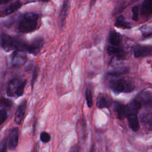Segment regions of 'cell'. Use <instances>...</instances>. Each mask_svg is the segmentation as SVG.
<instances>
[{"label": "cell", "instance_id": "obj_23", "mask_svg": "<svg viewBox=\"0 0 152 152\" xmlns=\"http://www.w3.org/2000/svg\"><path fill=\"white\" fill-rule=\"evenodd\" d=\"M26 83H27L26 80H24V81H22L20 83V84L19 85V86H18V87L17 90L15 95H17V96H21L23 95L24 90V88H25L26 85Z\"/></svg>", "mask_w": 152, "mask_h": 152}, {"label": "cell", "instance_id": "obj_26", "mask_svg": "<svg viewBox=\"0 0 152 152\" xmlns=\"http://www.w3.org/2000/svg\"><path fill=\"white\" fill-rule=\"evenodd\" d=\"M12 105V102L5 98H1L0 99V106H2L4 107H11Z\"/></svg>", "mask_w": 152, "mask_h": 152}, {"label": "cell", "instance_id": "obj_3", "mask_svg": "<svg viewBox=\"0 0 152 152\" xmlns=\"http://www.w3.org/2000/svg\"><path fill=\"white\" fill-rule=\"evenodd\" d=\"M44 45V39L43 37H37L34 38L31 42L27 45L26 50L30 54L37 55Z\"/></svg>", "mask_w": 152, "mask_h": 152}, {"label": "cell", "instance_id": "obj_31", "mask_svg": "<svg viewBox=\"0 0 152 152\" xmlns=\"http://www.w3.org/2000/svg\"><path fill=\"white\" fill-rule=\"evenodd\" d=\"M10 1L11 0H0V4H6V3Z\"/></svg>", "mask_w": 152, "mask_h": 152}, {"label": "cell", "instance_id": "obj_33", "mask_svg": "<svg viewBox=\"0 0 152 152\" xmlns=\"http://www.w3.org/2000/svg\"><path fill=\"white\" fill-rule=\"evenodd\" d=\"M40 1L42 2H48L50 1V0H40Z\"/></svg>", "mask_w": 152, "mask_h": 152}, {"label": "cell", "instance_id": "obj_1", "mask_svg": "<svg viewBox=\"0 0 152 152\" xmlns=\"http://www.w3.org/2000/svg\"><path fill=\"white\" fill-rule=\"evenodd\" d=\"M39 15L34 12L26 13L19 23L18 29L21 33H28L34 31L37 27Z\"/></svg>", "mask_w": 152, "mask_h": 152}, {"label": "cell", "instance_id": "obj_24", "mask_svg": "<svg viewBox=\"0 0 152 152\" xmlns=\"http://www.w3.org/2000/svg\"><path fill=\"white\" fill-rule=\"evenodd\" d=\"M40 141L44 143H47L50 140V135L45 131L42 132L40 135Z\"/></svg>", "mask_w": 152, "mask_h": 152}, {"label": "cell", "instance_id": "obj_8", "mask_svg": "<svg viewBox=\"0 0 152 152\" xmlns=\"http://www.w3.org/2000/svg\"><path fill=\"white\" fill-rule=\"evenodd\" d=\"M107 52L110 56L116 58L118 59H123L125 58V52L119 46H113L109 45L107 48Z\"/></svg>", "mask_w": 152, "mask_h": 152}, {"label": "cell", "instance_id": "obj_10", "mask_svg": "<svg viewBox=\"0 0 152 152\" xmlns=\"http://www.w3.org/2000/svg\"><path fill=\"white\" fill-rule=\"evenodd\" d=\"M96 104L100 109L109 108L112 105V101L107 94L100 93L97 98Z\"/></svg>", "mask_w": 152, "mask_h": 152}, {"label": "cell", "instance_id": "obj_19", "mask_svg": "<svg viewBox=\"0 0 152 152\" xmlns=\"http://www.w3.org/2000/svg\"><path fill=\"white\" fill-rule=\"evenodd\" d=\"M21 6V4L20 3V2L19 1H15V2H13L12 4H11L8 7V8L5 11V13L7 15L13 13L15 11H16L17 10H18L20 8Z\"/></svg>", "mask_w": 152, "mask_h": 152}, {"label": "cell", "instance_id": "obj_25", "mask_svg": "<svg viewBox=\"0 0 152 152\" xmlns=\"http://www.w3.org/2000/svg\"><path fill=\"white\" fill-rule=\"evenodd\" d=\"M139 7L135 5L132 8V18L134 21H138L139 18Z\"/></svg>", "mask_w": 152, "mask_h": 152}, {"label": "cell", "instance_id": "obj_28", "mask_svg": "<svg viewBox=\"0 0 152 152\" xmlns=\"http://www.w3.org/2000/svg\"><path fill=\"white\" fill-rule=\"evenodd\" d=\"M37 77V68H35L34 71V72H33V77H32V80H31V87H32V88L33 87V86H34L35 81L36 80Z\"/></svg>", "mask_w": 152, "mask_h": 152}, {"label": "cell", "instance_id": "obj_16", "mask_svg": "<svg viewBox=\"0 0 152 152\" xmlns=\"http://www.w3.org/2000/svg\"><path fill=\"white\" fill-rule=\"evenodd\" d=\"M126 118H127L128 125L130 128L135 132L138 131L140 128V124H139V121H138V118L137 115H130L127 116Z\"/></svg>", "mask_w": 152, "mask_h": 152}, {"label": "cell", "instance_id": "obj_22", "mask_svg": "<svg viewBox=\"0 0 152 152\" xmlns=\"http://www.w3.org/2000/svg\"><path fill=\"white\" fill-rule=\"evenodd\" d=\"M85 96H86V100L87 102V104L88 107H91L93 104V96L91 91L90 89H86L85 92Z\"/></svg>", "mask_w": 152, "mask_h": 152}, {"label": "cell", "instance_id": "obj_4", "mask_svg": "<svg viewBox=\"0 0 152 152\" xmlns=\"http://www.w3.org/2000/svg\"><path fill=\"white\" fill-rule=\"evenodd\" d=\"M27 61V55L24 50H16L12 55V64L14 66H23Z\"/></svg>", "mask_w": 152, "mask_h": 152}, {"label": "cell", "instance_id": "obj_11", "mask_svg": "<svg viewBox=\"0 0 152 152\" xmlns=\"http://www.w3.org/2000/svg\"><path fill=\"white\" fill-rule=\"evenodd\" d=\"M21 83L20 79L18 78H14L10 81L7 89V93L8 96L12 97L15 95L17 90Z\"/></svg>", "mask_w": 152, "mask_h": 152}, {"label": "cell", "instance_id": "obj_2", "mask_svg": "<svg viewBox=\"0 0 152 152\" xmlns=\"http://www.w3.org/2000/svg\"><path fill=\"white\" fill-rule=\"evenodd\" d=\"M110 88L115 93H128L135 90V84L134 82L128 78H119L111 80L109 82Z\"/></svg>", "mask_w": 152, "mask_h": 152}, {"label": "cell", "instance_id": "obj_29", "mask_svg": "<svg viewBox=\"0 0 152 152\" xmlns=\"http://www.w3.org/2000/svg\"><path fill=\"white\" fill-rule=\"evenodd\" d=\"M80 147L78 145L75 144L70 148L69 152H80Z\"/></svg>", "mask_w": 152, "mask_h": 152}, {"label": "cell", "instance_id": "obj_18", "mask_svg": "<svg viewBox=\"0 0 152 152\" xmlns=\"http://www.w3.org/2000/svg\"><path fill=\"white\" fill-rule=\"evenodd\" d=\"M115 26L118 28H121L124 29H128L131 28L130 23L126 21L125 18L122 15L117 17L115 22Z\"/></svg>", "mask_w": 152, "mask_h": 152}, {"label": "cell", "instance_id": "obj_9", "mask_svg": "<svg viewBox=\"0 0 152 152\" xmlns=\"http://www.w3.org/2000/svg\"><path fill=\"white\" fill-rule=\"evenodd\" d=\"M152 52V48L151 46H141L137 47L134 52V56L136 58H144L151 56Z\"/></svg>", "mask_w": 152, "mask_h": 152}, {"label": "cell", "instance_id": "obj_6", "mask_svg": "<svg viewBox=\"0 0 152 152\" xmlns=\"http://www.w3.org/2000/svg\"><path fill=\"white\" fill-rule=\"evenodd\" d=\"M19 138V130L17 127H14L12 128L9 133L8 140H7V145L10 150H14L18 142Z\"/></svg>", "mask_w": 152, "mask_h": 152}, {"label": "cell", "instance_id": "obj_17", "mask_svg": "<svg viewBox=\"0 0 152 152\" xmlns=\"http://www.w3.org/2000/svg\"><path fill=\"white\" fill-rule=\"evenodd\" d=\"M125 105L118 102L115 103L114 106V110L115 112L119 119H122L125 118Z\"/></svg>", "mask_w": 152, "mask_h": 152}, {"label": "cell", "instance_id": "obj_13", "mask_svg": "<svg viewBox=\"0 0 152 152\" xmlns=\"http://www.w3.org/2000/svg\"><path fill=\"white\" fill-rule=\"evenodd\" d=\"M122 40V35L113 30L112 31L109 36V42L110 46H119Z\"/></svg>", "mask_w": 152, "mask_h": 152}, {"label": "cell", "instance_id": "obj_5", "mask_svg": "<svg viewBox=\"0 0 152 152\" xmlns=\"http://www.w3.org/2000/svg\"><path fill=\"white\" fill-rule=\"evenodd\" d=\"M17 39L11 37L7 34H0V45L1 46L6 50H11L16 48Z\"/></svg>", "mask_w": 152, "mask_h": 152}, {"label": "cell", "instance_id": "obj_7", "mask_svg": "<svg viewBox=\"0 0 152 152\" xmlns=\"http://www.w3.org/2000/svg\"><path fill=\"white\" fill-rule=\"evenodd\" d=\"M26 108H27V100L26 99H24L18 106L15 114L14 121L16 124L19 125L23 121L25 113H26Z\"/></svg>", "mask_w": 152, "mask_h": 152}, {"label": "cell", "instance_id": "obj_20", "mask_svg": "<svg viewBox=\"0 0 152 152\" xmlns=\"http://www.w3.org/2000/svg\"><path fill=\"white\" fill-rule=\"evenodd\" d=\"M128 71H129V68L128 67H123L121 68H119V69H116L113 71H112L109 72V74L110 75H112L113 77H117L120 75L128 72Z\"/></svg>", "mask_w": 152, "mask_h": 152}, {"label": "cell", "instance_id": "obj_12", "mask_svg": "<svg viewBox=\"0 0 152 152\" xmlns=\"http://www.w3.org/2000/svg\"><path fill=\"white\" fill-rule=\"evenodd\" d=\"M141 104L142 106L151 107V95L148 92H142L135 97Z\"/></svg>", "mask_w": 152, "mask_h": 152}, {"label": "cell", "instance_id": "obj_30", "mask_svg": "<svg viewBox=\"0 0 152 152\" xmlns=\"http://www.w3.org/2000/svg\"><path fill=\"white\" fill-rule=\"evenodd\" d=\"M7 146L6 145L5 142H3V143L1 144V145L0 146V152H7Z\"/></svg>", "mask_w": 152, "mask_h": 152}, {"label": "cell", "instance_id": "obj_14", "mask_svg": "<svg viewBox=\"0 0 152 152\" xmlns=\"http://www.w3.org/2000/svg\"><path fill=\"white\" fill-rule=\"evenodd\" d=\"M152 12V0H144L141 7V14L144 17H148Z\"/></svg>", "mask_w": 152, "mask_h": 152}, {"label": "cell", "instance_id": "obj_32", "mask_svg": "<svg viewBox=\"0 0 152 152\" xmlns=\"http://www.w3.org/2000/svg\"><path fill=\"white\" fill-rule=\"evenodd\" d=\"M89 152H95V148H94V145L93 144L91 145L90 149V151Z\"/></svg>", "mask_w": 152, "mask_h": 152}, {"label": "cell", "instance_id": "obj_15", "mask_svg": "<svg viewBox=\"0 0 152 152\" xmlns=\"http://www.w3.org/2000/svg\"><path fill=\"white\" fill-rule=\"evenodd\" d=\"M69 7V2L68 0H65L62 5L60 13H59V21L61 23V26H63L66 20V17L68 14V9Z\"/></svg>", "mask_w": 152, "mask_h": 152}, {"label": "cell", "instance_id": "obj_27", "mask_svg": "<svg viewBox=\"0 0 152 152\" xmlns=\"http://www.w3.org/2000/svg\"><path fill=\"white\" fill-rule=\"evenodd\" d=\"M7 112L4 109H0V125H2L7 119Z\"/></svg>", "mask_w": 152, "mask_h": 152}, {"label": "cell", "instance_id": "obj_21", "mask_svg": "<svg viewBox=\"0 0 152 152\" xmlns=\"http://www.w3.org/2000/svg\"><path fill=\"white\" fill-rule=\"evenodd\" d=\"M142 35L144 37H148L151 36V26H143L141 28Z\"/></svg>", "mask_w": 152, "mask_h": 152}]
</instances>
